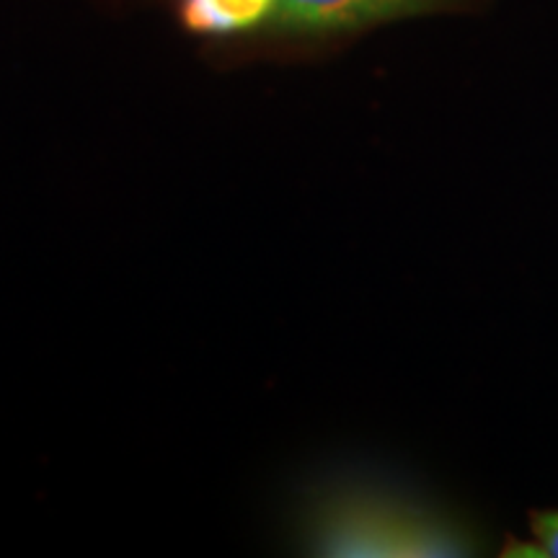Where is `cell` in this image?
<instances>
[{"label": "cell", "mask_w": 558, "mask_h": 558, "mask_svg": "<svg viewBox=\"0 0 558 558\" xmlns=\"http://www.w3.org/2000/svg\"><path fill=\"white\" fill-rule=\"evenodd\" d=\"M424 0H275L271 16L303 29H347L409 13Z\"/></svg>", "instance_id": "obj_2"}, {"label": "cell", "mask_w": 558, "mask_h": 558, "mask_svg": "<svg viewBox=\"0 0 558 558\" xmlns=\"http://www.w3.org/2000/svg\"><path fill=\"white\" fill-rule=\"evenodd\" d=\"M275 0H184V21L194 32L226 34L271 16Z\"/></svg>", "instance_id": "obj_3"}, {"label": "cell", "mask_w": 558, "mask_h": 558, "mask_svg": "<svg viewBox=\"0 0 558 558\" xmlns=\"http://www.w3.org/2000/svg\"><path fill=\"white\" fill-rule=\"evenodd\" d=\"M318 546L329 556H458L450 530L378 501H347L320 525Z\"/></svg>", "instance_id": "obj_1"}, {"label": "cell", "mask_w": 558, "mask_h": 558, "mask_svg": "<svg viewBox=\"0 0 558 558\" xmlns=\"http://www.w3.org/2000/svg\"><path fill=\"white\" fill-rule=\"evenodd\" d=\"M533 533L546 558H558V512H535Z\"/></svg>", "instance_id": "obj_4"}]
</instances>
